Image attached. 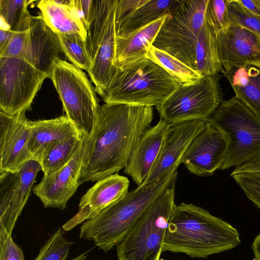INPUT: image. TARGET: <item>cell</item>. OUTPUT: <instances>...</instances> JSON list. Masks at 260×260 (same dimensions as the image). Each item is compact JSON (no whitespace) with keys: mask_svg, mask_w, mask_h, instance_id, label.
<instances>
[{"mask_svg":"<svg viewBox=\"0 0 260 260\" xmlns=\"http://www.w3.org/2000/svg\"><path fill=\"white\" fill-rule=\"evenodd\" d=\"M153 107L105 103L99 108L91 135L83 137L79 185L98 181L124 169L151 126Z\"/></svg>","mask_w":260,"mask_h":260,"instance_id":"obj_1","label":"cell"},{"mask_svg":"<svg viewBox=\"0 0 260 260\" xmlns=\"http://www.w3.org/2000/svg\"><path fill=\"white\" fill-rule=\"evenodd\" d=\"M240 243V234L232 225L202 208L182 203L175 204L173 209L162 251L206 258L233 249Z\"/></svg>","mask_w":260,"mask_h":260,"instance_id":"obj_2","label":"cell"},{"mask_svg":"<svg viewBox=\"0 0 260 260\" xmlns=\"http://www.w3.org/2000/svg\"><path fill=\"white\" fill-rule=\"evenodd\" d=\"M177 175L176 170L157 181L128 192L95 217L83 222L79 237L93 241L105 252L117 247L158 196L176 182Z\"/></svg>","mask_w":260,"mask_h":260,"instance_id":"obj_3","label":"cell"},{"mask_svg":"<svg viewBox=\"0 0 260 260\" xmlns=\"http://www.w3.org/2000/svg\"><path fill=\"white\" fill-rule=\"evenodd\" d=\"M179 85L162 67L144 58L116 67L101 97L105 103L157 107Z\"/></svg>","mask_w":260,"mask_h":260,"instance_id":"obj_4","label":"cell"},{"mask_svg":"<svg viewBox=\"0 0 260 260\" xmlns=\"http://www.w3.org/2000/svg\"><path fill=\"white\" fill-rule=\"evenodd\" d=\"M208 121L228 139L220 170L238 167L260 153V118L236 96L223 101Z\"/></svg>","mask_w":260,"mask_h":260,"instance_id":"obj_5","label":"cell"},{"mask_svg":"<svg viewBox=\"0 0 260 260\" xmlns=\"http://www.w3.org/2000/svg\"><path fill=\"white\" fill-rule=\"evenodd\" d=\"M175 184L158 196L117 246L118 260H160L168 222L175 205Z\"/></svg>","mask_w":260,"mask_h":260,"instance_id":"obj_6","label":"cell"},{"mask_svg":"<svg viewBox=\"0 0 260 260\" xmlns=\"http://www.w3.org/2000/svg\"><path fill=\"white\" fill-rule=\"evenodd\" d=\"M58 92L66 116L83 137L95 127L99 106L95 89L80 69L61 58L54 62L49 77Z\"/></svg>","mask_w":260,"mask_h":260,"instance_id":"obj_7","label":"cell"},{"mask_svg":"<svg viewBox=\"0 0 260 260\" xmlns=\"http://www.w3.org/2000/svg\"><path fill=\"white\" fill-rule=\"evenodd\" d=\"M209 0H179L168 15L152 46L196 71L198 39L205 22Z\"/></svg>","mask_w":260,"mask_h":260,"instance_id":"obj_8","label":"cell"},{"mask_svg":"<svg viewBox=\"0 0 260 260\" xmlns=\"http://www.w3.org/2000/svg\"><path fill=\"white\" fill-rule=\"evenodd\" d=\"M219 74L203 76L195 82L180 85L156 107L160 118L173 125L208 119L224 101Z\"/></svg>","mask_w":260,"mask_h":260,"instance_id":"obj_9","label":"cell"},{"mask_svg":"<svg viewBox=\"0 0 260 260\" xmlns=\"http://www.w3.org/2000/svg\"><path fill=\"white\" fill-rule=\"evenodd\" d=\"M46 74L25 60L0 57V111L13 116L29 110Z\"/></svg>","mask_w":260,"mask_h":260,"instance_id":"obj_10","label":"cell"},{"mask_svg":"<svg viewBox=\"0 0 260 260\" xmlns=\"http://www.w3.org/2000/svg\"><path fill=\"white\" fill-rule=\"evenodd\" d=\"M41 170L39 162L30 160L17 171L0 172L1 229L10 235Z\"/></svg>","mask_w":260,"mask_h":260,"instance_id":"obj_11","label":"cell"},{"mask_svg":"<svg viewBox=\"0 0 260 260\" xmlns=\"http://www.w3.org/2000/svg\"><path fill=\"white\" fill-rule=\"evenodd\" d=\"M208 120L198 119L170 125L157 159L142 185L157 181L177 170L190 144L205 127Z\"/></svg>","mask_w":260,"mask_h":260,"instance_id":"obj_12","label":"cell"},{"mask_svg":"<svg viewBox=\"0 0 260 260\" xmlns=\"http://www.w3.org/2000/svg\"><path fill=\"white\" fill-rule=\"evenodd\" d=\"M229 141L227 136L209 122L194 138L181 160L191 173L209 176L220 168L225 159Z\"/></svg>","mask_w":260,"mask_h":260,"instance_id":"obj_13","label":"cell"},{"mask_svg":"<svg viewBox=\"0 0 260 260\" xmlns=\"http://www.w3.org/2000/svg\"><path fill=\"white\" fill-rule=\"evenodd\" d=\"M29 121L25 112L11 116L0 111V172L17 171L31 160Z\"/></svg>","mask_w":260,"mask_h":260,"instance_id":"obj_14","label":"cell"},{"mask_svg":"<svg viewBox=\"0 0 260 260\" xmlns=\"http://www.w3.org/2000/svg\"><path fill=\"white\" fill-rule=\"evenodd\" d=\"M129 185L128 178L118 173L97 181L81 198L78 212L62 225L63 230L69 231L95 217L105 208L124 196L128 192Z\"/></svg>","mask_w":260,"mask_h":260,"instance_id":"obj_15","label":"cell"},{"mask_svg":"<svg viewBox=\"0 0 260 260\" xmlns=\"http://www.w3.org/2000/svg\"><path fill=\"white\" fill-rule=\"evenodd\" d=\"M220 62L225 72L260 63V37L252 31L230 26L217 35Z\"/></svg>","mask_w":260,"mask_h":260,"instance_id":"obj_16","label":"cell"},{"mask_svg":"<svg viewBox=\"0 0 260 260\" xmlns=\"http://www.w3.org/2000/svg\"><path fill=\"white\" fill-rule=\"evenodd\" d=\"M83 146L71 161L61 169L44 175L32 190L45 207L64 209L76 191L81 171Z\"/></svg>","mask_w":260,"mask_h":260,"instance_id":"obj_17","label":"cell"},{"mask_svg":"<svg viewBox=\"0 0 260 260\" xmlns=\"http://www.w3.org/2000/svg\"><path fill=\"white\" fill-rule=\"evenodd\" d=\"M62 52L55 34L41 17H34L23 59L49 77L53 64Z\"/></svg>","mask_w":260,"mask_h":260,"instance_id":"obj_18","label":"cell"},{"mask_svg":"<svg viewBox=\"0 0 260 260\" xmlns=\"http://www.w3.org/2000/svg\"><path fill=\"white\" fill-rule=\"evenodd\" d=\"M170 126L160 118L157 123L144 134L124 168V173L138 186L142 185L154 166Z\"/></svg>","mask_w":260,"mask_h":260,"instance_id":"obj_19","label":"cell"},{"mask_svg":"<svg viewBox=\"0 0 260 260\" xmlns=\"http://www.w3.org/2000/svg\"><path fill=\"white\" fill-rule=\"evenodd\" d=\"M116 4L110 12L100 44L92 60L91 68L88 72L95 85V91L101 96L116 70L114 66L117 36L115 13Z\"/></svg>","mask_w":260,"mask_h":260,"instance_id":"obj_20","label":"cell"},{"mask_svg":"<svg viewBox=\"0 0 260 260\" xmlns=\"http://www.w3.org/2000/svg\"><path fill=\"white\" fill-rule=\"evenodd\" d=\"M29 124L31 160L39 163L45 152L53 144L73 136L82 135L66 115L50 119L29 121Z\"/></svg>","mask_w":260,"mask_h":260,"instance_id":"obj_21","label":"cell"},{"mask_svg":"<svg viewBox=\"0 0 260 260\" xmlns=\"http://www.w3.org/2000/svg\"><path fill=\"white\" fill-rule=\"evenodd\" d=\"M168 15L122 36H116L114 66L120 68L146 58Z\"/></svg>","mask_w":260,"mask_h":260,"instance_id":"obj_22","label":"cell"},{"mask_svg":"<svg viewBox=\"0 0 260 260\" xmlns=\"http://www.w3.org/2000/svg\"><path fill=\"white\" fill-rule=\"evenodd\" d=\"M236 96L260 118L259 63L235 68L224 72Z\"/></svg>","mask_w":260,"mask_h":260,"instance_id":"obj_23","label":"cell"},{"mask_svg":"<svg viewBox=\"0 0 260 260\" xmlns=\"http://www.w3.org/2000/svg\"><path fill=\"white\" fill-rule=\"evenodd\" d=\"M37 7L42 19L55 34H77L86 40L87 29L71 6L60 5L54 0H41Z\"/></svg>","mask_w":260,"mask_h":260,"instance_id":"obj_24","label":"cell"},{"mask_svg":"<svg viewBox=\"0 0 260 260\" xmlns=\"http://www.w3.org/2000/svg\"><path fill=\"white\" fill-rule=\"evenodd\" d=\"M179 1L148 0L116 25L117 35L127 34L169 14Z\"/></svg>","mask_w":260,"mask_h":260,"instance_id":"obj_25","label":"cell"},{"mask_svg":"<svg viewBox=\"0 0 260 260\" xmlns=\"http://www.w3.org/2000/svg\"><path fill=\"white\" fill-rule=\"evenodd\" d=\"M195 64L196 71L203 76L224 72L219 58L217 35L205 21L196 45Z\"/></svg>","mask_w":260,"mask_h":260,"instance_id":"obj_26","label":"cell"},{"mask_svg":"<svg viewBox=\"0 0 260 260\" xmlns=\"http://www.w3.org/2000/svg\"><path fill=\"white\" fill-rule=\"evenodd\" d=\"M83 136H73L51 146L44 153L40 164L44 175L55 172L68 165L83 146Z\"/></svg>","mask_w":260,"mask_h":260,"instance_id":"obj_27","label":"cell"},{"mask_svg":"<svg viewBox=\"0 0 260 260\" xmlns=\"http://www.w3.org/2000/svg\"><path fill=\"white\" fill-rule=\"evenodd\" d=\"M146 58L158 64L174 77L180 85L192 83L203 75L169 54L151 45Z\"/></svg>","mask_w":260,"mask_h":260,"instance_id":"obj_28","label":"cell"},{"mask_svg":"<svg viewBox=\"0 0 260 260\" xmlns=\"http://www.w3.org/2000/svg\"><path fill=\"white\" fill-rule=\"evenodd\" d=\"M116 3V0H95V8L87 29L86 39L87 49L91 61L100 44L110 12Z\"/></svg>","mask_w":260,"mask_h":260,"instance_id":"obj_29","label":"cell"},{"mask_svg":"<svg viewBox=\"0 0 260 260\" xmlns=\"http://www.w3.org/2000/svg\"><path fill=\"white\" fill-rule=\"evenodd\" d=\"M61 49L72 64L81 70H90L92 61L86 40L77 34H56Z\"/></svg>","mask_w":260,"mask_h":260,"instance_id":"obj_30","label":"cell"},{"mask_svg":"<svg viewBox=\"0 0 260 260\" xmlns=\"http://www.w3.org/2000/svg\"><path fill=\"white\" fill-rule=\"evenodd\" d=\"M32 19L33 17L28 10L14 30L13 36L8 44L0 53V57L23 58L29 41L30 28Z\"/></svg>","mask_w":260,"mask_h":260,"instance_id":"obj_31","label":"cell"},{"mask_svg":"<svg viewBox=\"0 0 260 260\" xmlns=\"http://www.w3.org/2000/svg\"><path fill=\"white\" fill-rule=\"evenodd\" d=\"M227 1L231 26L247 29L260 37V17L245 7L238 0Z\"/></svg>","mask_w":260,"mask_h":260,"instance_id":"obj_32","label":"cell"},{"mask_svg":"<svg viewBox=\"0 0 260 260\" xmlns=\"http://www.w3.org/2000/svg\"><path fill=\"white\" fill-rule=\"evenodd\" d=\"M59 228L49 237L35 260H66L73 242L67 240Z\"/></svg>","mask_w":260,"mask_h":260,"instance_id":"obj_33","label":"cell"},{"mask_svg":"<svg viewBox=\"0 0 260 260\" xmlns=\"http://www.w3.org/2000/svg\"><path fill=\"white\" fill-rule=\"evenodd\" d=\"M205 21L216 35L231 25L227 0H209L205 13Z\"/></svg>","mask_w":260,"mask_h":260,"instance_id":"obj_34","label":"cell"},{"mask_svg":"<svg viewBox=\"0 0 260 260\" xmlns=\"http://www.w3.org/2000/svg\"><path fill=\"white\" fill-rule=\"evenodd\" d=\"M31 1L0 0V16L4 25L1 28L14 30L20 19L28 10Z\"/></svg>","mask_w":260,"mask_h":260,"instance_id":"obj_35","label":"cell"},{"mask_svg":"<svg viewBox=\"0 0 260 260\" xmlns=\"http://www.w3.org/2000/svg\"><path fill=\"white\" fill-rule=\"evenodd\" d=\"M246 197L260 209V173H231Z\"/></svg>","mask_w":260,"mask_h":260,"instance_id":"obj_36","label":"cell"},{"mask_svg":"<svg viewBox=\"0 0 260 260\" xmlns=\"http://www.w3.org/2000/svg\"><path fill=\"white\" fill-rule=\"evenodd\" d=\"M0 260H24L21 249L14 242L12 235L0 230Z\"/></svg>","mask_w":260,"mask_h":260,"instance_id":"obj_37","label":"cell"},{"mask_svg":"<svg viewBox=\"0 0 260 260\" xmlns=\"http://www.w3.org/2000/svg\"><path fill=\"white\" fill-rule=\"evenodd\" d=\"M148 1L117 0L115 10L116 25H118L125 17Z\"/></svg>","mask_w":260,"mask_h":260,"instance_id":"obj_38","label":"cell"},{"mask_svg":"<svg viewBox=\"0 0 260 260\" xmlns=\"http://www.w3.org/2000/svg\"><path fill=\"white\" fill-rule=\"evenodd\" d=\"M260 173V153L235 168L232 173Z\"/></svg>","mask_w":260,"mask_h":260,"instance_id":"obj_39","label":"cell"},{"mask_svg":"<svg viewBox=\"0 0 260 260\" xmlns=\"http://www.w3.org/2000/svg\"><path fill=\"white\" fill-rule=\"evenodd\" d=\"M13 34L14 31L10 29L0 28V53L5 49Z\"/></svg>","mask_w":260,"mask_h":260,"instance_id":"obj_40","label":"cell"},{"mask_svg":"<svg viewBox=\"0 0 260 260\" xmlns=\"http://www.w3.org/2000/svg\"><path fill=\"white\" fill-rule=\"evenodd\" d=\"M245 7L260 17V0H238Z\"/></svg>","mask_w":260,"mask_h":260,"instance_id":"obj_41","label":"cell"},{"mask_svg":"<svg viewBox=\"0 0 260 260\" xmlns=\"http://www.w3.org/2000/svg\"><path fill=\"white\" fill-rule=\"evenodd\" d=\"M254 257L256 260H260V234L254 238L251 245Z\"/></svg>","mask_w":260,"mask_h":260,"instance_id":"obj_42","label":"cell"},{"mask_svg":"<svg viewBox=\"0 0 260 260\" xmlns=\"http://www.w3.org/2000/svg\"><path fill=\"white\" fill-rule=\"evenodd\" d=\"M87 256V252H86L70 260H86Z\"/></svg>","mask_w":260,"mask_h":260,"instance_id":"obj_43","label":"cell"},{"mask_svg":"<svg viewBox=\"0 0 260 260\" xmlns=\"http://www.w3.org/2000/svg\"><path fill=\"white\" fill-rule=\"evenodd\" d=\"M259 66H260V63H259Z\"/></svg>","mask_w":260,"mask_h":260,"instance_id":"obj_44","label":"cell"}]
</instances>
